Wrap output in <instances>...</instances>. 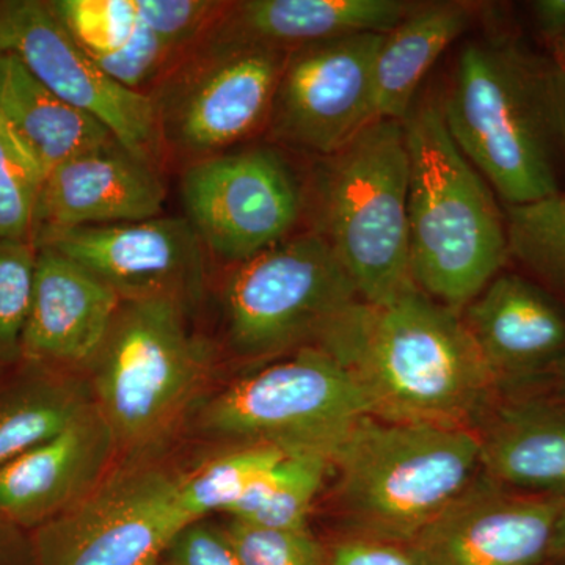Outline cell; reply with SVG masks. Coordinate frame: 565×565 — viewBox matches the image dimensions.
Here are the masks:
<instances>
[{
  "mask_svg": "<svg viewBox=\"0 0 565 565\" xmlns=\"http://www.w3.org/2000/svg\"><path fill=\"white\" fill-rule=\"evenodd\" d=\"M0 115L46 173L85 152L118 145L103 122L58 98L9 52L0 55Z\"/></svg>",
  "mask_w": 565,
  "mask_h": 565,
  "instance_id": "22",
  "label": "cell"
},
{
  "mask_svg": "<svg viewBox=\"0 0 565 565\" xmlns=\"http://www.w3.org/2000/svg\"><path fill=\"white\" fill-rule=\"evenodd\" d=\"M93 405L90 385L74 379L32 382L0 403V467L57 437Z\"/></svg>",
  "mask_w": 565,
  "mask_h": 565,
  "instance_id": "24",
  "label": "cell"
},
{
  "mask_svg": "<svg viewBox=\"0 0 565 565\" xmlns=\"http://www.w3.org/2000/svg\"><path fill=\"white\" fill-rule=\"evenodd\" d=\"M564 565H565V563H564Z\"/></svg>",
  "mask_w": 565,
  "mask_h": 565,
  "instance_id": "41",
  "label": "cell"
},
{
  "mask_svg": "<svg viewBox=\"0 0 565 565\" xmlns=\"http://www.w3.org/2000/svg\"><path fill=\"white\" fill-rule=\"evenodd\" d=\"M181 200L185 221L204 248L233 264L288 239L303 210L291 169L266 147L189 163L181 178Z\"/></svg>",
  "mask_w": 565,
  "mask_h": 565,
  "instance_id": "11",
  "label": "cell"
},
{
  "mask_svg": "<svg viewBox=\"0 0 565 565\" xmlns=\"http://www.w3.org/2000/svg\"><path fill=\"white\" fill-rule=\"evenodd\" d=\"M411 10L401 0H245L226 2L211 33L289 52L356 33L390 32Z\"/></svg>",
  "mask_w": 565,
  "mask_h": 565,
  "instance_id": "20",
  "label": "cell"
},
{
  "mask_svg": "<svg viewBox=\"0 0 565 565\" xmlns=\"http://www.w3.org/2000/svg\"><path fill=\"white\" fill-rule=\"evenodd\" d=\"M288 51L207 33L150 92L163 147L191 162L267 125Z\"/></svg>",
  "mask_w": 565,
  "mask_h": 565,
  "instance_id": "9",
  "label": "cell"
},
{
  "mask_svg": "<svg viewBox=\"0 0 565 565\" xmlns=\"http://www.w3.org/2000/svg\"><path fill=\"white\" fill-rule=\"evenodd\" d=\"M561 392L565 393V356L550 367L548 373Z\"/></svg>",
  "mask_w": 565,
  "mask_h": 565,
  "instance_id": "38",
  "label": "cell"
},
{
  "mask_svg": "<svg viewBox=\"0 0 565 565\" xmlns=\"http://www.w3.org/2000/svg\"><path fill=\"white\" fill-rule=\"evenodd\" d=\"M509 255L535 277L565 292V192L508 206Z\"/></svg>",
  "mask_w": 565,
  "mask_h": 565,
  "instance_id": "27",
  "label": "cell"
},
{
  "mask_svg": "<svg viewBox=\"0 0 565 565\" xmlns=\"http://www.w3.org/2000/svg\"><path fill=\"white\" fill-rule=\"evenodd\" d=\"M163 200L158 170L120 145L85 152L47 173L36 202L32 244L84 226L159 217Z\"/></svg>",
  "mask_w": 565,
  "mask_h": 565,
  "instance_id": "16",
  "label": "cell"
},
{
  "mask_svg": "<svg viewBox=\"0 0 565 565\" xmlns=\"http://www.w3.org/2000/svg\"><path fill=\"white\" fill-rule=\"evenodd\" d=\"M39 248L31 241H0V363L22 356Z\"/></svg>",
  "mask_w": 565,
  "mask_h": 565,
  "instance_id": "30",
  "label": "cell"
},
{
  "mask_svg": "<svg viewBox=\"0 0 565 565\" xmlns=\"http://www.w3.org/2000/svg\"><path fill=\"white\" fill-rule=\"evenodd\" d=\"M408 180L404 122L386 118L322 158L316 172L315 233L332 248L364 302H390L416 288Z\"/></svg>",
  "mask_w": 565,
  "mask_h": 565,
  "instance_id": "5",
  "label": "cell"
},
{
  "mask_svg": "<svg viewBox=\"0 0 565 565\" xmlns=\"http://www.w3.org/2000/svg\"><path fill=\"white\" fill-rule=\"evenodd\" d=\"M531 11L539 35L555 52L565 39V0H537Z\"/></svg>",
  "mask_w": 565,
  "mask_h": 565,
  "instance_id": "35",
  "label": "cell"
},
{
  "mask_svg": "<svg viewBox=\"0 0 565 565\" xmlns=\"http://www.w3.org/2000/svg\"><path fill=\"white\" fill-rule=\"evenodd\" d=\"M311 345L351 374L385 422L475 429L500 390L462 315L418 288L384 303L356 300Z\"/></svg>",
  "mask_w": 565,
  "mask_h": 565,
  "instance_id": "1",
  "label": "cell"
},
{
  "mask_svg": "<svg viewBox=\"0 0 565 565\" xmlns=\"http://www.w3.org/2000/svg\"><path fill=\"white\" fill-rule=\"evenodd\" d=\"M50 247L109 285L122 300L170 299L191 307L206 280V248L185 217L84 226L51 234Z\"/></svg>",
  "mask_w": 565,
  "mask_h": 565,
  "instance_id": "14",
  "label": "cell"
},
{
  "mask_svg": "<svg viewBox=\"0 0 565 565\" xmlns=\"http://www.w3.org/2000/svg\"><path fill=\"white\" fill-rule=\"evenodd\" d=\"M137 17L182 55L217 24L226 2L211 0H134Z\"/></svg>",
  "mask_w": 565,
  "mask_h": 565,
  "instance_id": "32",
  "label": "cell"
},
{
  "mask_svg": "<svg viewBox=\"0 0 565 565\" xmlns=\"http://www.w3.org/2000/svg\"><path fill=\"white\" fill-rule=\"evenodd\" d=\"M0 565H35L31 539L22 537L20 527L0 519Z\"/></svg>",
  "mask_w": 565,
  "mask_h": 565,
  "instance_id": "36",
  "label": "cell"
},
{
  "mask_svg": "<svg viewBox=\"0 0 565 565\" xmlns=\"http://www.w3.org/2000/svg\"><path fill=\"white\" fill-rule=\"evenodd\" d=\"M385 33H356L289 51L267 129L278 143L326 158L377 120L374 62Z\"/></svg>",
  "mask_w": 565,
  "mask_h": 565,
  "instance_id": "13",
  "label": "cell"
},
{
  "mask_svg": "<svg viewBox=\"0 0 565 565\" xmlns=\"http://www.w3.org/2000/svg\"><path fill=\"white\" fill-rule=\"evenodd\" d=\"M0 50L20 58L63 102L103 122L122 150L156 169L163 145L151 96L122 87L99 68L50 2H0Z\"/></svg>",
  "mask_w": 565,
  "mask_h": 565,
  "instance_id": "12",
  "label": "cell"
},
{
  "mask_svg": "<svg viewBox=\"0 0 565 565\" xmlns=\"http://www.w3.org/2000/svg\"><path fill=\"white\" fill-rule=\"evenodd\" d=\"M122 299L62 253L40 247L22 356L33 362L90 364Z\"/></svg>",
  "mask_w": 565,
  "mask_h": 565,
  "instance_id": "19",
  "label": "cell"
},
{
  "mask_svg": "<svg viewBox=\"0 0 565 565\" xmlns=\"http://www.w3.org/2000/svg\"><path fill=\"white\" fill-rule=\"evenodd\" d=\"M182 475L161 465L111 470L76 504L36 527L35 565H159L193 520L181 504Z\"/></svg>",
  "mask_w": 565,
  "mask_h": 565,
  "instance_id": "10",
  "label": "cell"
},
{
  "mask_svg": "<svg viewBox=\"0 0 565 565\" xmlns=\"http://www.w3.org/2000/svg\"><path fill=\"white\" fill-rule=\"evenodd\" d=\"M473 21L465 2L412 7L404 20L386 32L374 62L375 115L404 122L426 74Z\"/></svg>",
  "mask_w": 565,
  "mask_h": 565,
  "instance_id": "23",
  "label": "cell"
},
{
  "mask_svg": "<svg viewBox=\"0 0 565 565\" xmlns=\"http://www.w3.org/2000/svg\"><path fill=\"white\" fill-rule=\"evenodd\" d=\"M226 537L243 565H326V550L310 530H280L230 519Z\"/></svg>",
  "mask_w": 565,
  "mask_h": 565,
  "instance_id": "31",
  "label": "cell"
},
{
  "mask_svg": "<svg viewBox=\"0 0 565 565\" xmlns=\"http://www.w3.org/2000/svg\"><path fill=\"white\" fill-rule=\"evenodd\" d=\"M50 6L95 62L122 50L139 25L134 0H55Z\"/></svg>",
  "mask_w": 565,
  "mask_h": 565,
  "instance_id": "29",
  "label": "cell"
},
{
  "mask_svg": "<svg viewBox=\"0 0 565 565\" xmlns=\"http://www.w3.org/2000/svg\"><path fill=\"white\" fill-rule=\"evenodd\" d=\"M552 563H565V508L557 519L555 531H553L552 544H550L548 557Z\"/></svg>",
  "mask_w": 565,
  "mask_h": 565,
  "instance_id": "37",
  "label": "cell"
},
{
  "mask_svg": "<svg viewBox=\"0 0 565 565\" xmlns=\"http://www.w3.org/2000/svg\"><path fill=\"white\" fill-rule=\"evenodd\" d=\"M47 173L0 115V241H31Z\"/></svg>",
  "mask_w": 565,
  "mask_h": 565,
  "instance_id": "28",
  "label": "cell"
},
{
  "mask_svg": "<svg viewBox=\"0 0 565 565\" xmlns=\"http://www.w3.org/2000/svg\"><path fill=\"white\" fill-rule=\"evenodd\" d=\"M404 129L412 278L419 291L462 315L511 258L505 212L457 147L440 104L414 107Z\"/></svg>",
  "mask_w": 565,
  "mask_h": 565,
  "instance_id": "3",
  "label": "cell"
},
{
  "mask_svg": "<svg viewBox=\"0 0 565 565\" xmlns=\"http://www.w3.org/2000/svg\"><path fill=\"white\" fill-rule=\"evenodd\" d=\"M159 565H243L223 526L207 519L182 527L167 546Z\"/></svg>",
  "mask_w": 565,
  "mask_h": 565,
  "instance_id": "33",
  "label": "cell"
},
{
  "mask_svg": "<svg viewBox=\"0 0 565 565\" xmlns=\"http://www.w3.org/2000/svg\"><path fill=\"white\" fill-rule=\"evenodd\" d=\"M481 473L527 493L565 494V404L522 401L487 415Z\"/></svg>",
  "mask_w": 565,
  "mask_h": 565,
  "instance_id": "21",
  "label": "cell"
},
{
  "mask_svg": "<svg viewBox=\"0 0 565 565\" xmlns=\"http://www.w3.org/2000/svg\"><path fill=\"white\" fill-rule=\"evenodd\" d=\"M553 61H555L556 65L559 66L561 70L565 73V39L559 46L556 47V51L553 52Z\"/></svg>",
  "mask_w": 565,
  "mask_h": 565,
  "instance_id": "39",
  "label": "cell"
},
{
  "mask_svg": "<svg viewBox=\"0 0 565 565\" xmlns=\"http://www.w3.org/2000/svg\"><path fill=\"white\" fill-rule=\"evenodd\" d=\"M356 300L352 278L319 234L288 237L236 264L226 280L230 343L250 359L307 348Z\"/></svg>",
  "mask_w": 565,
  "mask_h": 565,
  "instance_id": "8",
  "label": "cell"
},
{
  "mask_svg": "<svg viewBox=\"0 0 565 565\" xmlns=\"http://www.w3.org/2000/svg\"><path fill=\"white\" fill-rule=\"evenodd\" d=\"M564 508L481 475L405 546L419 565H542Z\"/></svg>",
  "mask_w": 565,
  "mask_h": 565,
  "instance_id": "15",
  "label": "cell"
},
{
  "mask_svg": "<svg viewBox=\"0 0 565 565\" xmlns=\"http://www.w3.org/2000/svg\"><path fill=\"white\" fill-rule=\"evenodd\" d=\"M457 147L505 206L564 193L565 73L511 35L470 41L440 102Z\"/></svg>",
  "mask_w": 565,
  "mask_h": 565,
  "instance_id": "2",
  "label": "cell"
},
{
  "mask_svg": "<svg viewBox=\"0 0 565 565\" xmlns=\"http://www.w3.org/2000/svg\"><path fill=\"white\" fill-rule=\"evenodd\" d=\"M2 54H3V52H2V50H0V55H2Z\"/></svg>",
  "mask_w": 565,
  "mask_h": 565,
  "instance_id": "40",
  "label": "cell"
},
{
  "mask_svg": "<svg viewBox=\"0 0 565 565\" xmlns=\"http://www.w3.org/2000/svg\"><path fill=\"white\" fill-rule=\"evenodd\" d=\"M329 471L332 460L327 456L286 452L226 515L253 525L308 530V516Z\"/></svg>",
  "mask_w": 565,
  "mask_h": 565,
  "instance_id": "25",
  "label": "cell"
},
{
  "mask_svg": "<svg viewBox=\"0 0 565 565\" xmlns=\"http://www.w3.org/2000/svg\"><path fill=\"white\" fill-rule=\"evenodd\" d=\"M96 411L118 452L161 440L210 373L211 348L189 329L188 307L170 299L122 300L90 362Z\"/></svg>",
  "mask_w": 565,
  "mask_h": 565,
  "instance_id": "6",
  "label": "cell"
},
{
  "mask_svg": "<svg viewBox=\"0 0 565 565\" xmlns=\"http://www.w3.org/2000/svg\"><path fill=\"white\" fill-rule=\"evenodd\" d=\"M332 470L351 534L407 545L478 478L481 441L476 429L364 416Z\"/></svg>",
  "mask_w": 565,
  "mask_h": 565,
  "instance_id": "4",
  "label": "cell"
},
{
  "mask_svg": "<svg viewBox=\"0 0 565 565\" xmlns=\"http://www.w3.org/2000/svg\"><path fill=\"white\" fill-rule=\"evenodd\" d=\"M326 565H419L407 546L348 535L326 553Z\"/></svg>",
  "mask_w": 565,
  "mask_h": 565,
  "instance_id": "34",
  "label": "cell"
},
{
  "mask_svg": "<svg viewBox=\"0 0 565 565\" xmlns=\"http://www.w3.org/2000/svg\"><path fill=\"white\" fill-rule=\"evenodd\" d=\"M286 452L273 445H241L195 473L182 475L181 504L193 522L212 512L230 511L258 479L273 470Z\"/></svg>",
  "mask_w": 565,
  "mask_h": 565,
  "instance_id": "26",
  "label": "cell"
},
{
  "mask_svg": "<svg viewBox=\"0 0 565 565\" xmlns=\"http://www.w3.org/2000/svg\"><path fill=\"white\" fill-rule=\"evenodd\" d=\"M117 455L93 404L57 437L0 467V519L36 530L90 493Z\"/></svg>",
  "mask_w": 565,
  "mask_h": 565,
  "instance_id": "17",
  "label": "cell"
},
{
  "mask_svg": "<svg viewBox=\"0 0 565 565\" xmlns=\"http://www.w3.org/2000/svg\"><path fill=\"white\" fill-rule=\"evenodd\" d=\"M364 416H373L371 405L351 374L329 353L307 345L212 397L199 426L214 438L332 460Z\"/></svg>",
  "mask_w": 565,
  "mask_h": 565,
  "instance_id": "7",
  "label": "cell"
},
{
  "mask_svg": "<svg viewBox=\"0 0 565 565\" xmlns=\"http://www.w3.org/2000/svg\"><path fill=\"white\" fill-rule=\"evenodd\" d=\"M498 388L526 384L565 356V311L519 274H500L462 311Z\"/></svg>",
  "mask_w": 565,
  "mask_h": 565,
  "instance_id": "18",
  "label": "cell"
}]
</instances>
